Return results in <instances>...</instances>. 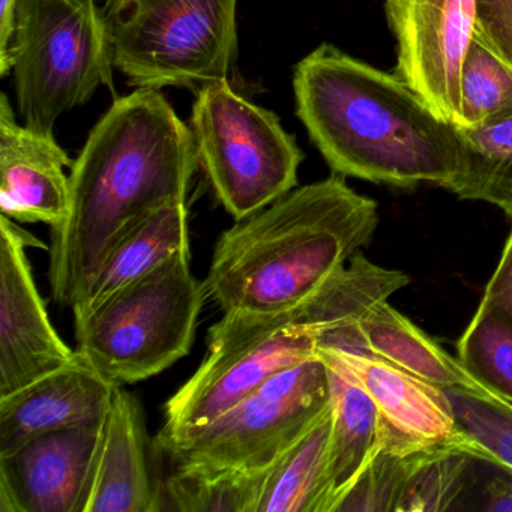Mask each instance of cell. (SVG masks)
Here are the masks:
<instances>
[{"mask_svg": "<svg viewBox=\"0 0 512 512\" xmlns=\"http://www.w3.org/2000/svg\"><path fill=\"white\" fill-rule=\"evenodd\" d=\"M190 128L199 166L235 221L298 187L304 154L295 137L275 113L238 94L230 80L196 92Z\"/></svg>", "mask_w": 512, "mask_h": 512, "instance_id": "7", "label": "cell"}, {"mask_svg": "<svg viewBox=\"0 0 512 512\" xmlns=\"http://www.w3.org/2000/svg\"><path fill=\"white\" fill-rule=\"evenodd\" d=\"M238 0H106L113 64L136 89L197 92L230 80Z\"/></svg>", "mask_w": 512, "mask_h": 512, "instance_id": "6", "label": "cell"}, {"mask_svg": "<svg viewBox=\"0 0 512 512\" xmlns=\"http://www.w3.org/2000/svg\"><path fill=\"white\" fill-rule=\"evenodd\" d=\"M163 481L155 476L142 404L115 388L92 463L83 512H157Z\"/></svg>", "mask_w": 512, "mask_h": 512, "instance_id": "14", "label": "cell"}, {"mask_svg": "<svg viewBox=\"0 0 512 512\" xmlns=\"http://www.w3.org/2000/svg\"><path fill=\"white\" fill-rule=\"evenodd\" d=\"M332 409L272 467L257 512H329Z\"/></svg>", "mask_w": 512, "mask_h": 512, "instance_id": "21", "label": "cell"}, {"mask_svg": "<svg viewBox=\"0 0 512 512\" xmlns=\"http://www.w3.org/2000/svg\"><path fill=\"white\" fill-rule=\"evenodd\" d=\"M113 53L97 0H19L8 70L23 125L53 134L56 122L113 88Z\"/></svg>", "mask_w": 512, "mask_h": 512, "instance_id": "5", "label": "cell"}, {"mask_svg": "<svg viewBox=\"0 0 512 512\" xmlns=\"http://www.w3.org/2000/svg\"><path fill=\"white\" fill-rule=\"evenodd\" d=\"M470 374L512 403V319L479 305L457 344Z\"/></svg>", "mask_w": 512, "mask_h": 512, "instance_id": "26", "label": "cell"}, {"mask_svg": "<svg viewBox=\"0 0 512 512\" xmlns=\"http://www.w3.org/2000/svg\"><path fill=\"white\" fill-rule=\"evenodd\" d=\"M479 305L500 311L512 319V232Z\"/></svg>", "mask_w": 512, "mask_h": 512, "instance_id": "30", "label": "cell"}, {"mask_svg": "<svg viewBox=\"0 0 512 512\" xmlns=\"http://www.w3.org/2000/svg\"><path fill=\"white\" fill-rule=\"evenodd\" d=\"M460 427L484 446L497 466L512 470V403L499 394L443 388Z\"/></svg>", "mask_w": 512, "mask_h": 512, "instance_id": "28", "label": "cell"}, {"mask_svg": "<svg viewBox=\"0 0 512 512\" xmlns=\"http://www.w3.org/2000/svg\"><path fill=\"white\" fill-rule=\"evenodd\" d=\"M475 34L512 67V0H475Z\"/></svg>", "mask_w": 512, "mask_h": 512, "instance_id": "29", "label": "cell"}, {"mask_svg": "<svg viewBox=\"0 0 512 512\" xmlns=\"http://www.w3.org/2000/svg\"><path fill=\"white\" fill-rule=\"evenodd\" d=\"M296 115L332 172L374 184L445 188L461 167L460 130L397 74L322 44L293 76Z\"/></svg>", "mask_w": 512, "mask_h": 512, "instance_id": "2", "label": "cell"}, {"mask_svg": "<svg viewBox=\"0 0 512 512\" xmlns=\"http://www.w3.org/2000/svg\"><path fill=\"white\" fill-rule=\"evenodd\" d=\"M73 161L43 134L19 124L7 94L0 97V209L19 223L58 226L70 206Z\"/></svg>", "mask_w": 512, "mask_h": 512, "instance_id": "15", "label": "cell"}, {"mask_svg": "<svg viewBox=\"0 0 512 512\" xmlns=\"http://www.w3.org/2000/svg\"><path fill=\"white\" fill-rule=\"evenodd\" d=\"M106 418L43 434L0 457V512H83Z\"/></svg>", "mask_w": 512, "mask_h": 512, "instance_id": "13", "label": "cell"}, {"mask_svg": "<svg viewBox=\"0 0 512 512\" xmlns=\"http://www.w3.org/2000/svg\"><path fill=\"white\" fill-rule=\"evenodd\" d=\"M397 40L395 74L430 109L460 127V77L475 34V0H386Z\"/></svg>", "mask_w": 512, "mask_h": 512, "instance_id": "10", "label": "cell"}, {"mask_svg": "<svg viewBox=\"0 0 512 512\" xmlns=\"http://www.w3.org/2000/svg\"><path fill=\"white\" fill-rule=\"evenodd\" d=\"M409 281L404 272L374 265L358 251L298 310L316 338V355L329 350L376 358L362 335V317Z\"/></svg>", "mask_w": 512, "mask_h": 512, "instance_id": "17", "label": "cell"}, {"mask_svg": "<svg viewBox=\"0 0 512 512\" xmlns=\"http://www.w3.org/2000/svg\"><path fill=\"white\" fill-rule=\"evenodd\" d=\"M17 2L19 0H0V76L5 77L8 70V50L14 32Z\"/></svg>", "mask_w": 512, "mask_h": 512, "instance_id": "31", "label": "cell"}, {"mask_svg": "<svg viewBox=\"0 0 512 512\" xmlns=\"http://www.w3.org/2000/svg\"><path fill=\"white\" fill-rule=\"evenodd\" d=\"M481 458L458 446L424 449L413 469L398 512H439L461 509L472 493Z\"/></svg>", "mask_w": 512, "mask_h": 512, "instance_id": "24", "label": "cell"}, {"mask_svg": "<svg viewBox=\"0 0 512 512\" xmlns=\"http://www.w3.org/2000/svg\"><path fill=\"white\" fill-rule=\"evenodd\" d=\"M316 338L298 310L223 313L209 328L208 352L196 373L164 404L155 448L190 436L287 368L316 358Z\"/></svg>", "mask_w": 512, "mask_h": 512, "instance_id": "8", "label": "cell"}, {"mask_svg": "<svg viewBox=\"0 0 512 512\" xmlns=\"http://www.w3.org/2000/svg\"><path fill=\"white\" fill-rule=\"evenodd\" d=\"M206 298L191 251L176 254L94 310L74 314L76 352L115 388L151 379L190 353Z\"/></svg>", "mask_w": 512, "mask_h": 512, "instance_id": "4", "label": "cell"}, {"mask_svg": "<svg viewBox=\"0 0 512 512\" xmlns=\"http://www.w3.org/2000/svg\"><path fill=\"white\" fill-rule=\"evenodd\" d=\"M197 167L191 128L158 89L116 98L71 167L67 215L50 227L55 302L76 308L127 230L166 203L187 200Z\"/></svg>", "mask_w": 512, "mask_h": 512, "instance_id": "1", "label": "cell"}, {"mask_svg": "<svg viewBox=\"0 0 512 512\" xmlns=\"http://www.w3.org/2000/svg\"><path fill=\"white\" fill-rule=\"evenodd\" d=\"M512 115V67L473 34L460 77V127L476 128Z\"/></svg>", "mask_w": 512, "mask_h": 512, "instance_id": "25", "label": "cell"}, {"mask_svg": "<svg viewBox=\"0 0 512 512\" xmlns=\"http://www.w3.org/2000/svg\"><path fill=\"white\" fill-rule=\"evenodd\" d=\"M319 353L337 358L373 398L379 410L382 449L406 454L451 445L496 464L493 455L460 427L445 389L382 358L329 350Z\"/></svg>", "mask_w": 512, "mask_h": 512, "instance_id": "12", "label": "cell"}, {"mask_svg": "<svg viewBox=\"0 0 512 512\" xmlns=\"http://www.w3.org/2000/svg\"><path fill=\"white\" fill-rule=\"evenodd\" d=\"M331 382V505L334 512L365 467L382 449L376 403L352 373L328 353H319Z\"/></svg>", "mask_w": 512, "mask_h": 512, "instance_id": "19", "label": "cell"}, {"mask_svg": "<svg viewBox=\"0 0 512 512\" xmlns=\"http://www.w3.org/2000/svg\"><path fill=\"white\" fill-rule=\"evenodd\" d=\"M460 130L461 167L446 190L463 200H481L512 220V115Z\"/></svg>", "mask_w": 512, "mask_h": 512, "instance_id": "22", "label": "cell"}, {"mask_svg": "<svg viewBox=\"0 0 512 512\" xmlns=\"http://www.w3.org/2000/svg\"><path fill=\"white\" fill-rule=\"evenodd\" d=\"M422 451L424 449L403 454L380 449L355 484L341 497L334 512L398 511Z\"/></svg>", "mask_w": 512, "mask_h": 512, "instance_id": "27", "label": "cell"}, {"mask_svg": "<svg viewBox=\"0 0 512 512\" xmlns=\"http://www.w3.org/2000/svg\"><path fill=\"white\" fill-rule=\"evenodd\" d=\"M115 386L79 353L7 397H0V457L43 434L107 416Z\"/></svg>", "mask_w": 512, "mask_h": 512, "instance_id": "16", "label": "cell"}, {"mask_svg": "<svg viewBox=\"0 0 512 512\" xmlns=\"http://www.w3.org/2000/svg\"><path fill=\"white\" fill-rule=\"evenodd\" d=\"M377 224V203L344 176L296 187L221 233L206 296L223 313L299 310L373 238Z\"/></svg>", "mask_w": 512, "mask_h": 512, "instance_id": "3", "label": "cell"}, {"mask_svg": "<svg viewBox=\"0 0 512 512\" xmlns=\"http://www.w3.org/2000/svg\"><path fill=\"white\" fill-rule=\"evenodd\" d=\"M361 331L376 358L403 368L425 382L440 388H466L481 394H496L470 374L460 359L452 358L388 301L374 305L362 317Z\"/></svg>", "mask_w": 512, "mask_h": 512, "instance_id": "20", "label": "cell"}, {"mask_svg": "<svg viewBox=\"0 0 512 512\" xmlns=\"http://www.w3.org/2000/svg\"><path fill=\"white\" fill-rule=\"evenodd\" d=\"M190 250L185 202H170L134 224L113 245L86 298L73 314L94 310L119 290Z\"/></svg>", "mask_w": 512, "mask_h": 512, "instance_id": "18", "label": "cell"}, {"mask_svg": "<svg viewBox=\"0 0 512 512\" xmlns=\"http://www.w3.org/2000/svg\"><path fill=\"white\" fill-rule=\"evenodd\" d=\"M41 245L14 220L0 218V397L76 358L50 322L26 248Z\"/></svg>", "mask_w": 512, "mask_h": 512, "instance_id": "11", "label": "cell"}, {"mask_svg": "<svg viewBox=\"0 0 512 512\" xmlns=\"http://www.w3.org/2000/svg\"><path fill=\"white\" fill-rule=\"evenodd\" d=\"M329 407L328 367L316 356L275 374L202 430L157 449L175 467L268 469Z\"/></svg>", "mask_w": 512, "mask_h": 512, "instance_id": "9", "label": "cell"}, {"mask_svg": "<svg viewBox=\"0 0 512 512\" xmlns=\"http://www.w3.org/2000/svg\"><path fill=\"white\" fill-rule=\"evenodd\" d=\"M268 469L175 467L163 481L167 508L181 512H257ZM166 508V505H164Z\"/></svg>", "mask_w": 512, "mask_h": 512, "instance_id": "23", "label": "cell"}]
</instances>
